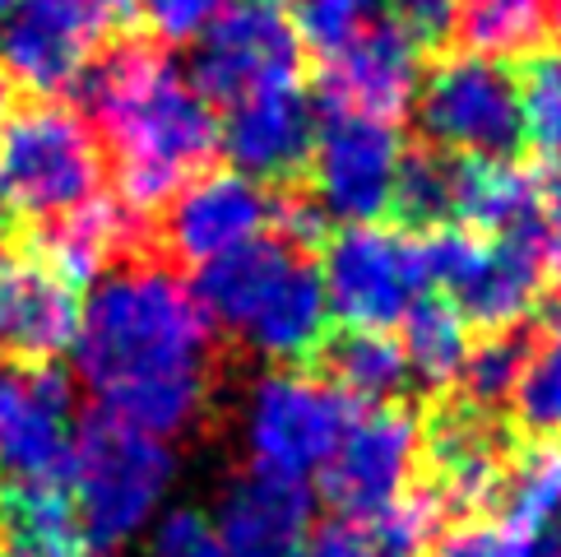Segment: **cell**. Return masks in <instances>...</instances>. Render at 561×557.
<instances>
[{
  "label": "cell",
  "instance_id": "cell-1",
  "mask_svg": "<svg viewBox=\"0 0 561 557\" xmlns=\"http://www.w3.org/2000/svg\"><path fill=\"white\" fill-rule=\"evenodd\" d=\"M75 376L107 418L149 436H186L214 395V326L176 270L126 261L79 303Z\"/></svg>",
  "mask_w": 561,
  "mask_h": 557
},
{
  "label": "cell",
  "instance_id": "cell-2",
  "mask_svg": "<svg viewBox=\"0 0 561 557\" xmlns=\"http://www.w3.org/2000/svg\"><path fill=\"white\" fill-rule=\"evenodd\" d=\"M107 139L116 191L130 214L168 205L218 154V112L205 93L149 47L103 52L79 79Z\"/></svg>",
  "mask_w": 561,
  "mask_h": 557
},
{
  "label": "cell",
  "instance_id": "cell-3",
  "mask_svg": "<svg viewBox=\"0 0 561 557\" xmlns=\"http://www.w3.org/2000/svg\"><path fill=\"white\" fill-rule=\"evenodd\" d=\"M195 297L209 326L274 367H302L330 340L320 270L307 247H293L284 237H260L199 270Z\"/></svg>",
  "mask_w": 561,
  "mask_h": 557
},
{
  "label": "cell",
  "instance_id": "cell-4",
  "mask_svg": "<svg viewBox=\"0 0 561 557\" xmlns=\"http://www.w3.org/2000/svg\"><path fill=\"white\" fill-rule=\"evenodd\" d=\"M176 488V451L163 436L98 413L79 423L66 469V497L75 507L84 553H122L168 515Z\"/></svg>",
  "mask_w": 561,
  "mask_h": 557
},
{
  "label": "cell",
  "instance_id": "cell-5",
  "mask_svg": "<svg viewBox=\"0 0 561 557\" xmlns=\"http://www.w3.org/2000/svg\"><path fill=\"white\" fill-rule=\"evenodd\" d=\"M107 158L84 112L24 103L0 112V209L56 228L103 201Z\"/></svg>",
  "mask_w": 561,
  "mask_h": 557
},
{
  "label": "cell",
  "instance_id": "cell-6",
  "mask_svg": "<svg viewBox=\"0 0 561 557\" xmlns=\"http://www.w3.org/2000/svg\"><path fill=\"white\" fill-rule=\"evenodd\" d=\"M357 405L334 390L320 372L307 367H270L260 372L237 409V436L247 451V469L270 479L307 484L330 465L344 442Z\"/></svg>",
  "mask_w": 561,
  "mask_h": 557
},
{
  "label": "cell",
  "instance_id": "cell-7",
  "mask_svg": "<svg viewBox=\"0 0 561 557\" xmlns=\"http://www.w3.org/2000/svg\"><path fill=\"white\" fill-rule=\"evenodd\" d=\"M423 242L427 284L446 288V303L465 316L469 326L501 334L525 330V321L543 293V242L538 232H506V237H478L469 228H432L417 232Z\"/></svg>",
  "mask_w": 561,
  "mask_h": 557
},
{
  "label": "cell",
  "instance_id": "cell-8",
  "mask_svg": "<svg viewBox=\"0 0 561 557\" xmlns=\"http://www.w3.org/2000/svg\"><path fill=\"white\" fill-rule=\"evenodd\" d=\"M413 112L427 149L450 158H515L525 145L515 75L478 52L440 56L417 89Z\"/></svg>",
  "mask_w": 561,
  "mask_h": 557
},
{
  "label": "cell",
  "instance_id": "cell-9",
  "mask_svg": "<svg viewBox=\"0 0 561 557\" xmlns=\"http://www.w3.org/2000/svg\"><path fill=\"white\" fill-rule=\"evenodd\" d=\"M325 284L330 321L344 330H390L427 288L417 232L390 224H353L325 237V261L316 265Z\"/></svg>",
  "mask_w": 561,
  "mask_h": 557
},
{
  "label": "cell",
  "instance_id": "cell-10",
  "mask_svg": "<svg viewBox=\"0 0 561 557\" xmlns=\"http://www.w3.org/2000/svg\"><path fill=\"white\" fill-rule=\"evenodd\" d=\"M135 0H14L0 14V75L37 93H61L89 75Z\"/></svg>",
  "mask_w": 561,
  "mask_h": 557
},
{
  "label": "cell",
  "instance_id": "cell-11",
  "mask_svg": "<svg viewBox=\"0 0 561 557\" xmlns=\"http://www.w3.org/2000/svg\"><path fill=\"white\" fill-rule=\"evenodd\" d=\"M191 84L214 107H237L247 98L293 89L302 84V37L270 0H232L195 37Z\"/></svg>",
  "mask_w": 561,
  "mask_h": 557
},
{
  "label": "cell",
  "instance_id": "cell-12",
  "mask_svg": "<svg viewBox=\"0 0 561 557\" xmlns=\"http://www.w3.org/2000/svg\"><path fill=\"white\" fill-rule=\"evenodd\" d=\"M399 163H404V145H399L394 126L330 107L316 122L307 154L311 205L325 214V224L339 228L380 224V214H390L394 201Z\"/></svg>",
  "mask_w": 561,
  "mask_h": 557
},
{
  "label": "cell",
  "instance_id": "cell-13",
  "mask_svg": "<svg viewBox=\"0 0 561 557\" xmlns=\"http://www.w3.org/2000/svg\"><path fill=\"white\" fill-rule=\"evenodd\" d=\"M423 461V418L404 405H376L357 413L330 465L320 469L325 507L344 525H371L409 492Z\"/></svg>",
  "mask_w": 561,
  "mask_h": 557
},
{
  "label": "cell",
  "instance_id": "cell-14",
  "mask_svg": "<svg viewBox=\"0 0 561 557\" xmlns=\"http://www.w3.org/2000/svg\"><path fill=\"white\" fill-rule=\"evenodd\" d=\"M79 436L75 382L51 363L0 367V488L66 484Z\"/></svg>",
  "mask_w": 561,
  "mask_h": 557
},
{
  "label": "cell",
  "instance_id": "cell-15",
  "mask_svg": "<svg viewBox=\"0 0 561 557\" xmlns=\"http://www.w3.org/2000/svg\"><path fill=\"white\" fill-rule=\"evenodd\" d=\"M278 201L247 172H199L168 201L163 209V247L172 261L209 270L224 255L242 251L260 237H270Z\"/></svg>",
  "mask_w": 561,
  "mask_h": 557
},
{
  "label": "cell",
  "instance_id": "cell-16",
  "mask_svg": "<svg viewBox=\"0 0 561 557\" xmlns=\"http://www.w3.org/2000/svg\"><path fill=\"white\" fill-rule=\"evenodd\" d=\"M511 436L501 428L496 409L459 400L436 405L432 418L423 423V455L432 474V497L446 511L478 515L488 502H496L501 474L511 461Z\"/></svg>",
  "mask_w": 561,
  "mask_h": 557
},
{
  "label": "cell",
  "instance_id": "cell-17",
  "mask_svg": "<svg viewBox=\"0 0 561 557\" xmlns=\"http://www.w3.org/2000/svg\"><path fill=\"white\" fill-rule=\"evenodd\" d=\"M417 89H423L417 47L394 24H371L348 47L325 56V98L334 112L394 126L404 112H413Z\"/></svg>",
  "mask_w": 561,
  "mask_h": 557
},
{
  "label": "cell",
  "instance_id": "cell-18",
  "mask_svg": "<svg viewBox=\"0 0 561 557\" xmlns=\"http://www.w3.org/2000/svg\"><path fill=\"white\" fill-rule=\"evenodd\" d=\"M316 122L320 116L302 84L274 89L228 107V116L218 122V149H228L232 168L255 182H288L307 168Z\"/></svg>",
  "mask_w": 561,
  "mask_h": 557
},
{
  "label": "cell",
  "instance_id": "cell-19",
  "mask_svg": "<svg viewBox=\"0 0 561 557\" xmlns=\"http://www.w3.org/2000/svg\"><path fill=\"white\" fill-rule=\"evenodd\" d=\"M79 288L43 261H5L0 255V357L14 363H51L75 344Z\"/></svg>",
  "mask_w": 561,
  "mask_h": 557
},
{
  "label": "cell",
  "instance_id": "cell-20",
  "mask_svg": "<svg viewBox=\"0 0 561 557\" xmlns=\"http://www.w3.org/2000/svg\"><path fill=\"white\" fill-rule=\"evenodd\" d=\"M214 534L228 557H297L311 534V492L307 484L247 469L218 497Z\"/></svg>",
  "mask_w": 561,
  "mask_h": 557
},
{
  "label": "cell",
  "instance_id": "cell-21",
  "mask_svg": "<svg viewBox=\"0 0 561 557\" xmlns=\"http://www.w3.org/2000/svg\"><path fill=\"white\" fill-rule=\"evenodd\" d=\"M538 172L515 158H455L450 224L478 237L529 232L538 224Z\"/></svg>",
  "mask_w": 561,
  "mask_h": 557
},
{
  "label": "cell",
  "instance_id": "cell-22",
  "mask_svg": "<svg viewBox=\"0 0 561 557\" xmlns=\"http://www.w3.org/2000/svg\"><path fill=\"white\" fill-rule=\"evenodd\" d=\"M0 553L5 557H84L66 484L0 488Z\"/></svg>",
  "mask_w": 561,
  "mask_h": 557
},
{
  "label": "cell",
  "instance_id": "cell-23",
  "mask_svg": "<svg viewBox=\"0 0 561 557\" xmlns=\"http://www.w3.org/2000/svg\"><path fill=\"white\" fill-rule=\"evenodd\" d=\"M320 357V376L344 390L353 405H399V395L409 386V363H404V349L390 330H339L325 340V349L316 353Z\"/></svg>",
  "mask_w": 561,
  "mask_h": 557
},
{
  "label": "cell",
  "instance_id": "cell-24",
  "mask_svg": "<svg viewBox=\"0 0 561 557\" xmlns=\"http://www.w3.org/2000/svg\"><path fill=\"white\" fill-rule=\"evenodd\" d=\"M399 326H404L399 349H404V363H409V382L427 390H446L465 376L469 349H473L469 321L446 297H417Z\"/></svg>",
  "mask_w": 561,
  "mask_h": 557
},
{
  "label": "cell",
  "instance_id": "cell-25",
  "mask_svg": "<svg viewBox=\"0 0 561 557\" xmlns=\"http://www.w3.org/2000/svg\"><path fill=\"white\" fill-rule=\"evenodd\" d=\"M496 502L506 507V521L529 534L561 521V436H529L519 451H511Z\"/></svg>",
  "mask_w": 561,
  "mask_h": 557
},
{
  "label": "cell",
  "instance_id": "cell-26",
  "mask_svg": "<svg viewBox=\"0 0 561 557\" xmlns=\"http://www.w3.org/2000/svg\"><path fill=\"white\" fill-rule=\"evenodd\" d=\"M506 405L529 436H561V307L525 330V363Z\"/></svg>",
  "mask_w": 561,
  "mask_h": 557
},
{
  "label": "cell",
  "instance_id": "cell-27",
  "mask_svg": "<svg viewBox=\"0 0 561 557\" xmlns=\"http://www.w3.org/2000/svg\"><path fill=\"white\" fill-rule=\"evenodd\" d=\"M459 37L478 56H534L548 37V0H459Z\"/></svg>",
  "mask_w": 561,
  "mask_h": 557
},
{
  "label": "cell",
  "instance_id": "cell-28",
  "mask_svg": "<svg viewBox=\"0 0 561 557\" xmlns=\"http://www.w3.org/2000/svg\"><path fill=\"white\" fill-rule=\"evenodd\" d=\"M450 182H455V158L436 149H404L394 182V218L404 232H432L450 224Z\"/></svg>",
  "mask_w": 561,
  "mask_h": 557
},
{
  "label": "cell",
  "instance_id": "cell-29",
  "mask_svg": "<svg viewBox=\"0 0 561 557\" xmlns=\"http://www.w3.org/2000/svg\"><path fill=\"white\" fill-rule=\"evenodd\" d=\"M519 112H525V139L543 154L561 149V52H534L515 75Z\"/></svg>",
  "mask_w": 561,
  "mask_h": 557
},
{
  "label": "cell",
  "instance_id": "cell-30",
  "mask_svg": "<svg viewBox=\"0 0 561 557\" xmlns=\"http://www.w3.org/2000/svg\"><path fill=\"white\" fill-rule=\"evenodd\" d=\"M519 363H525V330H501V334H488L483 344L469 349V363H465V400L469 405H483V409H501L511 400L515 390V376H519Z\"/></svg>",
  "mask_w": 561,
  "mask_h": 557
},
{
  "label": "cell",
  "instance_id": "cell-31",
  "mask_svg": "<svg viewBox=\"0 0 561 557\" xmlns=\"http://www.w3.org/2000/svg\"><path fill=\"white\" fill-rule=\"evenodd\" d=\"M432 557H534V534L506 515H459L432 539Z\"/></svg>",
  "mask_w": 561,
  "mask_h": 557
},
{
  "label": "cell",
  "instance_id": "cell-32",
  "mask_svg": "<svg viewBox=\"0 0 561 557\" xmlns=\"http://www.w3.org/2000/svg\"><path fill=\"white\" fill-rule=\"evenodd\" d=\"M376 10H380V0H297V10L288 19H293L297 37H302V47L334 56L363 29L376 24Z\"/></svg>",
  "mask_w": 561,
  "mask_h": 557
},
{
  "label": "cell",
  "instance_id": "cell-33",
  "mask_svg": "<svg viewBox=\"0 0 561 557\" xmlns=\"http://www.w3.org/2000/svg\"><path fill=\"white\" fill-rule=\"evenodd\" d=\"M139 557H228L224 539L214 534V521L205 511L176 507L145 534V548Z\"/></svg>",
  "mask_w": 561,
  "mask_h": 557
},
{
  "label": "cell",
  "instance_id": "cell-34",
  "mask_svg": "<svg viewBox=\"0 0 561 557\" xmlns=\"http://www.w3.org/2000/svg\"><path fill=\"white\" fill-rule=\"evenodd\" d=\"M232 0H135V14L158 43H195Z\"/></svg>",
  "mask_w": 561,
  "mask_h": 557
},
{
  "label": "cell",
  "instance_id": "cell-35",
  "mask_svg": "<svg viewBox=\"0 0 561 557\" xmlns=\"http://www.w3.org/2000/svg\"><path fill=\"white\" fill-rule=\"evenodd\" d=\"M390 5V24L409 37V43L423 47H440L459 24V0H386Z\"/></svg>",
  "mask_w": 561,
  "mask_h": 557
},
{
  "label": "cell",
  "instance_id": "cell-36",
  "mask_svg": "<svg viewBox=\"0 0 561 557\" xmlns=\"http://www.w3.org/2000/svg\"><path fill=\"white\" fill-rule=\"evenodd\" d=\"M307 557H399L390 548H380L371 534L363 525H344V521H334L330 530H320L316 534V544Z\"/></svg>",
  "mask_w": 561,
  "mask_h": 557
},
{
  "label": "cell",
  "instance_id": "cell-37",
  "mask_svg": "<svg viewBox=\"0 0 561 557\" xmlns=\"http://www.w3.org/2000/svg\"><path fill=\"white\" fill-rule=\"evenodd\" d=\"M538 195H543V205H552L561 214V149H552L543 158V172H538Z\"/></svg>",
  "mask_w": 561,
  "mask_h": 557
},
{
  "label": "cell",
  "instance_id": "cell-38",
  "mask_svg": "<svg viewBox=\"0 0 561 557\" xmlns=\"http://www.w3.org/2000/svg\"><path fill=\"white\" fill-rule=\"evenodd\" d=\"M543 270L557 278V288H561V224H557V232L548 237V247H543Z\"/></svg>",
  "mask_w": 561,
  "mask_h": 557
},
{
  "label": "cell",
  "instance_id": "cell-39",
  "mask_svg": "<svg viewBox=\"0 0 561 557\" xmlns=\"http://www.w3.org/2000/svg\"><path fill=\"white\" fill-rule=\"evenodd\" d=\"M534 557H561V521L548 530L543 544H534Z\"/></svg>",
  "mask_w": 561,
  "mask_h": 557
},
{
  "label": "cell",
  "instance_id": "cell-40",
  "mask_svg": "<svg viewBox=\"0 0 561 557\" xmlns=\"http://www.w3.org/2000/svg\"><path fill=\"white\" fill-rule=\"evenodd\" d=\"M548 24L561 29V0H548Z\"/></svg>",
  "mask_w": 561,
  "mask_h": 557
},
{
  "label": "cell",
  "instance_id": "cell-41",
  "mask_svg": "<svg viewBox=\"0 0 561 557\" xmlns=\"http://www.w3.org/2000/svg\"><path fill=\"white\" fill-rule=\"evenodd\" d=\"M5 228H10V214L0 209V247H5Z\"/></svg>",
  "mask_w": 561,
  "mask_h": 557
},
{
  "label": "cell",
  "instance_id": "cell-42",
  "mask_svg": "<svg viewBox=\"0 0 561 557\" xmlns=\"http://www.w3.org/2000/svg\"><path fill=\"white\" fill-rule=\"evenodd\" d=\"M0 112H5V75H0Z\"/></svg>",
  "mask_w": 561,
  "mask_h": 557
},
{
  "label": "cell",
  "instance_id": "cell-43",
  "mask_svg": "<svg viewBox=\"0 0 561 557\" xmlns=\"http://www.w3.org/2000/svg\"><path fill=\"white\" fill-rule=\"evenodd\" d=\"M10 5H14V0H0V14H5V10H10Z\"/></svg>",
  "mask_w": 561,
  "mask_h": 557
},
{
  "label": "cell",
  "instance_id": "cell-44",
  "mask_svg": "<svg viewBox=\"0 0 561 557\" xmlns=\"http://www.w3.org/2000/svg\"><path fill=\"white\" fill-rule=\"evenodd\" d=\"M270 5H278V0H270Z\"/></svg>",
  "mask_w": 561,
  "mask_h": 557
},
{
  "label": "cell",
  "instance_id": "cell-45",
  "mask_svg": "<svg viewBox=\"0 0 561 557\" xmlns=\"http://www.w3.org/2000/svg\"><path fill=\"white\" fill-rule=\"evenodd\" d=\"M0 557H5V553H0Z\"/></svg>",
  "mask_w": 561,
  "mask_h": 557
}]
</instances>
